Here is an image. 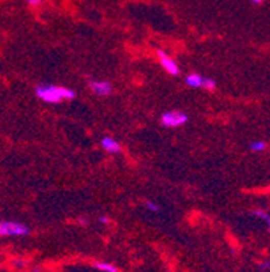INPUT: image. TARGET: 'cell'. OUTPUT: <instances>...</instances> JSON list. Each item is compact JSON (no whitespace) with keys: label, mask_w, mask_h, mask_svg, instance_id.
Wrapping results in <instances>:
<instances>
[{"label":"cell","mask_w":270,"mask_h":272,"mask_svg":"<svg viewBox=\"0 0 270 272\" xmlns=\"http://www.w3.org/2000/svg\"><path fill=\"white\" fill-rule=\"evenodd\" d=\"M253 214H254L255 217L261 218L262 221H265L267 224V230H269L270 233V215L266 213V211H262V210H254L253 211Z\"/></svg>","instance_id":"obj_11"},{"label":"cell","mask_w":270,"mask_h":272,"mask_svg":"<svg viewBox=\"0 0 270 272\" xmlns=\"http://www.w3.org/2000/svg\"><path fill=\"white\" fill-rule=\"evenodd\" d=\"M27 3L30 4V6H39V4H41V2H42V0H26Z\"/></svg>","instance_id":"obj_15"},{"label":"cell","mask_w":270,"mask_h":272,"mask_svg":"<svg viewBox=\"0 0 270 272\" xmlns=\"http://www.w3.org/2000/svg\"><path fill=\"white\" fill-rule=\"evenodd\" d=\"M93 267L101 272H119L118 271V267H115L111 263H105V261H95Z\"/></svg>","instance_id":"obj_8"},{"label":"cell","mask_w":270,"mask_h":272,"mask_svg":"<svg viewBox=\"0 0 270 272\" xmlns=\"http://www.w3.org/2000/svg\"><path fill=\"white\" fill-rule=\"evenodd\" d=\"M201 88H204L207 91H213L216 88V82L211 78H203V84Z\"/></svg>","instance_id":"obj_10"},{"label":"cell","mask_w":270,"mask_h":272,"mask_svg":"<svg viewBox=\"0 0 270 272\" xmlns=\"http://www.w3.org/2000/svg\"><path fill=\"white\" fill-rule=\"evenodd\" d=\"M203 78L204 76H201L199 73L188 75V76H185L186 86L192 87V88H200L201 84H203Z\"/></svg>","instance_id":"obj_7"},{"label":"cell","mask_w":270,"mask_h":272,"mask_svg":"<svg viewBox=\"0 0 270 272\" xmlns=\"http://www.w3.org/2000/svg\"><path fill=\"white\" fill-rule=\"evenodd\" d=\"M250 149L253 152H263L265 151V149H266V142H265V141H261V140H258V141H253V142H251L250 144Z\"/></svg>","instance_id":"obj_9"},{"label":"cell","mask_w":270,"mask_h":272,"mask_svg":"<svg viewBox=\"0 0 270 272\" xmlns=\"http://www.w3.org/2000/svg\"><path fill=\"white\" fill-rule=\"evenodd\" d=\"M263 2H265V0H251V3L257 4V6H261V4H262Z\"/></svg>","instance_id":"obj_17"},{"label":"cell","mask_w":270,"mask_h":272,"mask_svg":"<svg viewBox=\"0 0 270 272\" xmlns=\"http://www.w3.org/2000/svg\"><path fill=\"white\" fill-rule=\"evenodd\" d=\"M186 122H188V115L184 111H178V110L166 111L161 115V125L164 128H180Z\"/></svg>","instance_id":"obj_3"},{"label":"cell","mask_w":270,"mask_h":272,"mask_svg":"<svg viewBox=\"0 0 270 272\" xmlns=\"http://www.w3.org/2000/svg\"><path fill=\"white\" fill-rule=\"evenodd\" d=\"M89 88L97 96H108L112 93L111 83L107 80H89Z\"/></svg>","instance_id":"obj_5"},{"label":"cell","mask_w":270,"mask_h":272,"mask_svg":"<svg viewBox=\"0 0 270 272\" xmlns=\"http://www.w3.org/2000/svg\"><path fill=\"white\" fill-rule=\"evenodd\" d=\"M145 206H146L147 210L151 211V213H158V211L161 210L159 205H157L155 202H151V201H147V202L145 203Z\"/></svg>","instance_id":"obj_12"},{"label":"cell","mask_w":270,"mask_h":272,"mask_svg":"<svg viewBox=\"0 0 270 272\" xmlns=\"http://www.w3.org/2000/svg\"><path fill=\"white\" fill-rule=\"evenodd\" d=\"M88 218H85V217H81V218H78V224H80V225H87V224H88Z\"/></svg>","instance_id":"obj_16"},{"label":"cell","mask_w":270,"mask_h":272,"mask_svg":"<svg viewBox=\"0 0 270 272\" xmlns=\"http://www.w3.org/2000/svg\"><path fill=\"white\" fill-rule=\"evenodd\" d=\"M30 233V228L22 222L0 219V237H24Z\"/></svg>","instance_id":"obj_2"},{"label":"cell","mask_w":270,"mask_h":272,"mask_svg":"<svg viewBox=\"0 0 270 272\" xmlns=\"http://www.w3.org/2000/svg\"><path fill=\"white\" fill-rule=\"evenodd\" d=\"M157 56H158L162 68H164L168 73L172 75V76H177V75H180V66H178L177 62L174 61L166 52L157 51Z\"/></svg>","instance_id":"obj_4"},{"label":"cell","mask_w":270,"mask_h":272,"mask_svg":"<svg viewBox=\"0 0 270 272\" xmlns=\"http://www.w3.org/2000/svg\"><path fill=\"white\" fill-rule=\"evenodd\" d=\"M259 269L261 271H270V260H265L259 264Z\"/></svg>","instance_id":"obj_13"},{"label":"cell","mask_w":270,"mask_h":272,"mask_svg":"<svg viewBox=\"0 0 270 272\" xmlns=\"http://www.w3.org/2000/svg\"><path fill=\"white\" fill-rule=\"evenodd\" d=\"M100 145L101 148L104 149L107 153H110V155H118V153H120V151H122V146H120L119 142H118L115 138H112V137L110 136L103 137L100 141Z\"/></svg>","instance_id":"obj_6"},{"label":"cell","mask_w":270,"mask_h":272,"mask_svg":"<svg viewBox=\"0 0 270 272\" xmlns=\"http://www.w3.org/2000/svg\"><path fill=\"white\" fill-rule=\"evenodd\" d=\"M35 95L46 103H61L65 101H72L76 96L73 90L53 84H39L35 87Z\"/></svg>","instance_id":"obj_1"},{"label":"cell","mask_w":270,"mask_h":272,"mask_svg":"<svg viewBox=\"0 0 270 272\" xmlns=\"http://www.w3.org/2000/svg\"><path fill=\"white\" fill-rule=\"evenodd\" d=\"M99 222L104 224V225H108V224H111V218L107 217V215H101V217H99Z\"/></svg>","instance_id":"obj_14"}]
</instances>
